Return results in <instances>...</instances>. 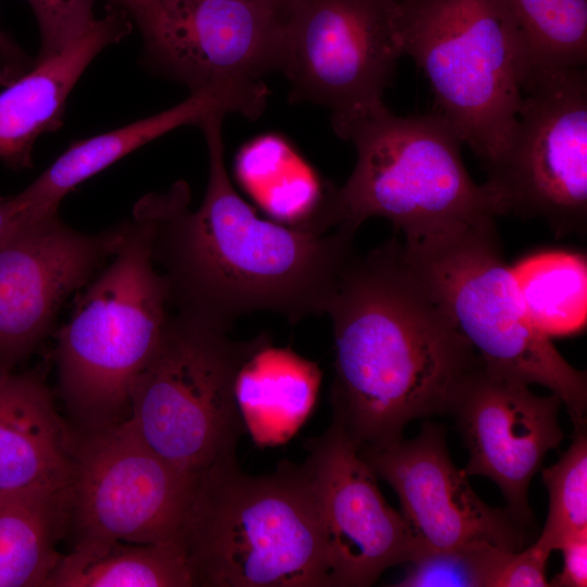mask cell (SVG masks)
Masks as SVG:
<instances>
[{"mask_svg": "<svg viewBox=\"0 0 587 587\" xmlns=\"http://www.w3.org/2000/svg\"><path fill=\"white\" fill-rule=\"evenodd\" d=\"M203 120L209 176L199 209L175 183L157 224L153 261L163 268L170 307L203 326L228 332L240 316L279 313L290 323L326 313L353 254L355 232H303L260 217L234 188L225 165L222 122Z\"/></svg>", "mask_w": 587, "mask_h": 587, "instance_id": "6da1fadb", "label": "cell"}, {"mask_svg": "<svg viewBox=\"0 0 587 587\" xmlns=\"http://www.w3.org/2000/svg\"><path fill=\"white\" fill-rule=\"evenodd\" d=\"M326 313L335 346L333 421L358 451L401 439L415 419L449 413L480 362L395 238L350 259Z\"/></svg>", "mask_w": 587, "mask_h": 587, "instance_id": "7a4b0ae2", "label": "cell"}, {"mask_svg": "<svg viewBox=\"0 0 587 587\" xmlns=\"http://www.w3.org/2000/svg\"><path fill=\"white\" fill-rule=\"evenodd\" d=\"M179 545L193 586L329 587L304 465L250 476L235 455L215 463L196 482Z\"/></svg>", "mask_w": 587, "mask_h": 587, "instance_id": "3957f363", "label": "cell"}, {"mask_svg": "<svg viewBox=\"0 0 587 587\" xmlns=\"http://www.w3.org/2000/svg\"><path fill=\"white\" fill-rule=\"evenodd\" d=\"M165 201L166 191L137 202L120 249L55 335L58 392L77 430L129 417L133 385L171 316L167 282L152 254Z\"/></svg>", "mask_w": 587, "mask_h": 587, "instance_id": "277c9868", "label": "cell"}, {"mask_svg": "<svg viewBox=\"0 0 587 587\" xmlns=\"http://www.w3.org/2000/svg\"><path fill=\"white\" fill-rule=\"evenodd\" d=\"M495 218L404 238V257L485 366L548 388L565 404L575 430L584 428L586 373L529 323Z\"/></svg>", "mask_w": 587, "mask_h": 587, "instance_id": "5b68a950", "label": "cell"}, {"mask_svg": "<svg viewBox=\"0 0 587 587\" xmlns=\"http://www.w3.org/2000/svg\"><path fill=\"white\" fill-rule=\"evenodd\" d=\"M345 140L354 145L357 162L347 182L333 190V229L357 232L379 216L411 238L505 214L490 184L472 179L460 138L434 111L401 116L384 105L355 122Z\"/></svg>", "mask_w": 587, "mask_h": 587, "instance_id": "8992f818", "label": "cell"}, {"mask_svg": "<svg viewBox=\"0 0 587 587\" xmlns=\"http://www.w3.org/2000/svg\"><path fill=\"white\" fill-rule=\"evenodd\" d=\"M403 54L428 79L435 111L495 168L522 101L517 43L503 0H400Z\"/></svg>", "mask_w": 587, "mask_h": 587, "instance_id": "52a82bcc", "label": "cell"}, {"mask_svg": "<svg viewBox=\"0 0 587 587\" xmlns=\"http://www.w3.org/2000/svg\"><path fill=\"white\" fill-rule=\"evenodd\" d=\"M270 341L266 333L234 340L226 332L171 314L133 385L127 420L149 448L198 479L215 463L235 455L246 433L235 379L242 364Z\"/></svg>", "mask_w": 587, "mask_h": 587, "instance_id": "ba28073f", "label": "cell"}, {"mask_svg": "<svg viewBox=\"0 0 587 587\" xmlns=\"http://www.w3.org/2000/svg\"><path fill=\"white\" fill-rule=\"evenodd\" d=\"M400 0H296L285 17L282 72L289 100L330 111L346 139L360 118L384 107L403 55Z\"/></svg>", "mask_w": 587, "mask_h": 587, "instance_id": "9c48e42d", "label": "cell"}, {"mask_svg": "<svg viewBox=\"0 0 587 587\" xmlns=\"http://www.w3.org/2000/svg\"><path fill=\"white\" fill-rule=\"evenodd\" d=\"M510 147L487 173L505 214L544 220L555 236L587 227L586 67L545 71L521 82Z\"/></svg>", "mask_w": 587, "mask_h": 587, "instance_id": "30bf717a", "label": "cell"}, {"mask_svg": "<svg viewBox=\"0 0 587 587\" xmlns=\"http://www.w3.org/2000/svg\"><path fill=\"white\" fill-rule=\"evenodd\" d=\"M75 430L70 483L74 545L179 544L197 479L149 448L128 420L99 430Z\"/></svg>", "mask_w": 587, "mask_h": 587, "instance_id": "8fae6325", "label": "cell"}, {"mask_svg": "<svg viewBox=\"0 0 587 587\" xmlns=\"http://www.w3.org/2000/svg\"><path fill=\"white\" fill-rule=\"evenodd\" d=\"M359 453L397 494L414 559L480 544L516 552L527 542V528L507 508L485 503L453 464L442 427L426 423L411 440Z\"/></svg>", "mask_w": 587, "mask_h": 587, "instance_id": "7c38bea8", "label": "cell"}, {"mask_svg": "<svg viewBox=\"0 0 587 587\" xmlns=\"http://www.w3.org/2000/svg\"><path fill=\"white\" fill-rule=\"evenodd\" d=\"M125 223L87 234L59 214L0 242V372L27 360L51 332L67 297L120 249Z\"/></svg>", "mask_w": 587, "mask_h": 587, "instance_id": "4fadbf2b", "label": "cell"}, {"mask_svg": "<svg viewBox=\"0 0 587 587\" xmlns=\"http://www.w3.org/2000/svg\"><path fill=\"white\" fill-rule=\"evenodd\" d=\"M304 462L322 523L329 587H366L388 567L410 563L415 549L401 513L334 421L307 445Z\"/></svg>", "mask_w": 587, "mask_h": 587, "instance_id": "5bb4252c", "label": "cell"}, {"mask_svg": "<svg viewBox=\"0 0 587 587\" xmlns=\"http://www.w3.org/2000/svg\"><path fill=\"white\" fill-rule=\"evenodd\" d=\"M560 398L538 396L525 382L479 362L459 387L449 413L470 452L464 470L494 480L507 509L526 528L534 524L528 503L533 477L564 437Z\"/></svg>", "mask_w": 587, "mask_h": 587, "instance_id": "9a60e30c", "label": "cell"}, {"mask_svg": "<svg viewBox=\"0 0 587 587\" xmlns=\"http://www.w3.org/2000/svg\"><path fill=\"white\" fill-rule=\"evenodd\" d=\"M138 26L151 60L191 91L282 71L285 20L251 0H163Z\"/></svg>", "mask_w": 587, "mask_h": 587, "instance_id": "2e32d148", "label": "cell"}, {"mask_svg": "<svg viewBox=\"0 0 587 587\" xmlns=\"http://www.w3.org/2000/svg\"><path fill=\"white\" fill-rule=\"evenodd\" d=\"M268 89L261 80L224 79L192 90L177 105L70 146L13 201L34 218L58 214L61 200L78 184L149 141L184 125H198L214 113L255 120L265 110Z\"/></svg>", "mask_w": 587, "mask_h": 587, "instance_id": "e0dca14e", "label": "cell"}, {"mask_svg": "<svg viewBox=\"0 0 587 587\" xmlns=\"http://www.w3.org/2000/svg\"><path fill=\"white\" fill-rule=\"evenodd\" d=\"M75 438L40 367L0 372V491L68 485Z\"/></svg>", "mask_w": 587, "mask_h": 587, "instance_id": "ac0fdd59", "label": "cell"}, {"mask_svg": "<svg viewBox=\"0 0 587 587\" xmlns=\"http://www.w3.org/2000/svg\"><path fill=\"white\" fill-rule=\"evenodd\" d=\"M130 29L123 11L110 9L77 40L34 66L0 92V159L32 166L36 139L61 125L66 99L89 63Z\"/></svg>", "mask_w": 587, "mask_h": 587, "instance_id": "d6986e66", "label": "cell"}, {"mask_svg": "<svg viewBox=\"0 0 587 587\" xmlns=\"http://www.w3.org/2000/svg\"><path fill=\"white\" fill-rule=\"evenodd\" d=\"M316 363L290 348H259L239 369L235 399L241 420L260 447L286 442L310 415L321 386Z\"/></svg>", "mask_w": 587, "mask_h": 587, "instance_id": "ffe728a7", "label": "cell"}, {"mask_svg": "<svg viewBox=\"0 0 587 587\" xmlns=\"http://www.w3.org/2000/svg\"><path fill=\"white\" fill-rule=\"evenodd\" d=\"M70 517V484L0 491V587H43Z\"/></svg>", "mask_w": 587, "mask_h": 587, "instance_id": "44dd1931", "label": "cell"}, {"mask_svg": "<svg viewBox=\"0 0 587 587\" xmlns=\"http://www.w3.org/2000/svg\"><path fill=\"white\" fill-rule=\"evenodd\" d=\"M236 175L271 220L303 232L332 230L327 211L335 186L321 180L279 137L258 138L243 147L236 159Z\"/></svg>", "mask_w": 587, "mask_h": 587, "instance_id": "7402d4cb", "label": "cell"}, {"mask_svg": "<svg viewBox=\"0 0 587 587\" xmlns=\"http://www.w3.org/2000/svg\"><path fill=\"white\" fill-rule=\"evenodd\" d=\"M189 566L177 542L99 540L63 554L43 587H191Z\"/></svg>", "mask_w": 587, "mask_h": 587, "instance_id": "603a6c76", "label": "cell"}, {"mask_svg": "<svg viewBox=\"0 0 587 587\" xmlns=\"http://www.w3.org/2000/svg\"><path fill=\"white\" fill-rule=\"evenodd\" d=\"M532 326L551 339L580 332L587 314V262L578 252L542 251L511 266Z\"/></svg>", "mask_w": 587, "mask_h": 587, "instance_id": "cb8c5ba5", "label": "cell"}, {"mask_svg": "<svg viewBox=\"0 0 587 587\" xmlns=\"http://www.w3.org/2000/svg\"><path fill=\"white\" fill-rule=\"evenodd\" d=\"M515 29L521 82L545 71L586 67L587 0H503Z\"/></svg>", "mask_w": 587, "mask_h": 587, "instance_id": "d4e9b609", "label": "cell"}, {"mask_svg": "<svg viewBox=\"0 0 587 587\" xmlns=\"http://www.w3.org/2000/svg\"><path fill=\"white\" fill-rule=\"evenodd\" d=\"M548 490L549 505L542 532L537 539L549 550L566 538L587 533V436L575 430L569 449L553 465L541 469Z\"/></svg>", "mask_w": 587, "mask_h": 587, "instance_id": "484cf974", "label": "cell"}, {"mask_svg": "<svg viewBox=\"0 0 587 587\" xmlns=\"http://www.w3.org/2000/svg\"><path fill=\"white\" fill-rule=\"evenodd\" d=\"M505 550L480 544L458 550L421 555L410 562L405 577L395 586L490 587Z\"/></svg>", "mask_w": 587, "mask_h": 587, "instance_id": "4316f807", "label": "cell"}, {"mask_svg": "<svg viewBox=\"0 0 587 587\" xmlns=\"http://www.w3.org/2000/svg\"><path fill=\"white\" fill-rule=\"evenodd\" d=\"M40 34V50L36 60L60 53L80 38L96 22V0H27Z\"/></svg>", "mask_w": 587, "mask_h": 587, "instance_id": "83f0119b", "label": "cell"}, {"mask_svg": "<svg viewBox=\"0 0 587 587\" xmlns=\"http://www.w3.org/2000/svg\"><path fill=\"white\" fill-rule=\"evenodd\" d=\"M552 551L537 540L528 548L507 552L491 579L490 587H547V566Z\"/></svg>", "mask_w": 587, "mask_h": 587, "instance_id": "f1b7e54d", "label": "cell"}, {"mask_svg": "<svg viewBox=\"0 0 587 587\" xmlns=\"http://www.w3.org/2000/svg\"><path fill=\"white\" fill-rule=\"evenodd\" d=\"M563 567L550 582L555 587H585L587 585V533L566 538L558 547Z\"/></svg>", "mask_w": 587, "mask_h": 587, "instance_id": "f546056e", "label": "cell"}, {"mask_svg": "<svg viewBox=\"0 0 587 587\" xmlns=\"http://www.w3.org/2000/svg\"><path fill=\"white\" fill-rule=\"evenodd\" d=\"M36 60L29 59L21 48L0 29V83L9 85L27 73Z\"/></svg>", "mask_w": 587, "mask_h": 587, "instance_id": "4dcf8cb0", "label": "cell"}, {"mask_svg": "<svg viewBox=\"0 0 587 587\" xmlns=\"http://www.w3.org/2000/svg\"><path fill=\"white\" fill-rule=\"evenodd\" d=\"M25 225L23 212L15 207L11 197L0 198V242Z\"/></svg>", "mask_w": 587, "mask_h": 587, "instance_id": "1f68e13d", "label": "cell"}, {"mask_svg": "<svg viewBox=\"0 0 587 587\" xmlns=\"http://www.w3.org/2000/svg\"><path fill=\"white\" fill-rule=\"evenodd\" d=\"M163 0H117L128 12L133 14L137 24L153 16L161 7Z\"/></svg>", "mask_w": 587, "mask_h": 587, "instance_id": "d6a6232c", "label": "cell"}, {"mask_svg": "<svg viewBox=\"0 0 587 587\" xmlns=\"http://www.w3.org/2000/svg\"><path fill=\"white\" fill-rule=\"evenodd\" d=\"M251 1L257 2L274 11L278 15H280L284 20L287 13L289 12L290 8L296 2V0H251Z\"/></svg>", "mask_w": 587, "mask_h": 587, "instance_id": "836d02e7", "label": "cell"}]
</instances>
